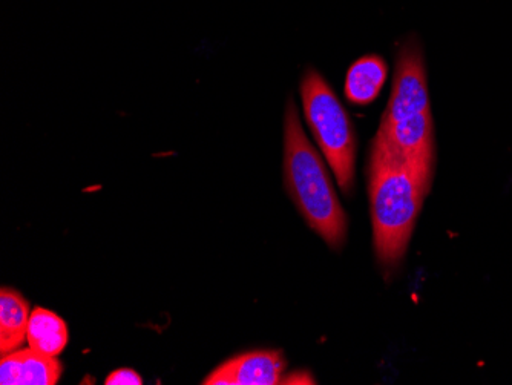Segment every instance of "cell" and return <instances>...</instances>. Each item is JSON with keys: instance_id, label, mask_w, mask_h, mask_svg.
<instances>
[{"instance_id": "obj_10", "label": "cell", "mask_w": 512, "mask_h": 385, "mask_svg": "<svg viewBox=\"0 0 512 385\" xmlns=\"http://www.w3.org/2000/svg\"><path fill=\"white\" fill-rule=\"evenodd\" d=\"M106 385H142V376L132 369H119L108 375L105 379Z\"/></svg>"}, {"instance_id": "obj_7", "label": "cell", "mask_w": 512, "mask_h": 385, "mask_svg": "<svg viewBox=\"0 0 512 385\" xmlns=\"http://www.w3.org/2000/svg\"><path fill=\"white\" fill-rule=\"evenodd\" d=\"M387 77V62L381 56L361 57L350 66L345 77V97L353 105H370L378 99Z\"/></svg>"}, {"instance_id": "obj_8", "label": "cell", "mask_w": 512, "mask_h": 385, "mask_svg": "<svg viewBox=\"0 0 512 385\" xmlns=\"http://www.w3.org/2000/svg\"><path fill=\"white\" fill-rule=\"evenodd\" d=\"M30 304L17 290H0V353L2 356L22 349L27 341Z\"/></svg>"}, {"instance_id": "obj_9", "label": "cell", "mask_w": 512, "mask_h": 385, "mask_svg": "<svg viewBox=\"0 0 512 385\" xmlns=\"http://www.w3.org/2000/svg\"><path fill=\"white\" fill-rule=\"evenodd\" d=\"M68 327L57 313L36 307L31 310L27 343L34 352L45 356H59L68 344Z\"/></svg>"}, {"instance_id": "obj_3", "label": "cell", "mask_w": 512, "mask_h": 385, "mask_svg": "<svg viewBox=\"0 0 512 385\" xmlns=\"http://www.w3.org/2000/svg\"><path fill=\"white\" fill-rule=\"evenodd\" d=\"M284 185L310 229L332 249H342L347 240V215L321 154L302 129L293 99L287 102L284 116Z\"/></svg>"}, {"instance_id": "obj_4", "label": "cell", "mask_w": 512, "mask_h": 385, "mask_svg": "<svg viewBox=\"0 0 512 385\" xmlns=\"http://www.w3.org/2000/svg\"><path fill=\"white\" fill-rule=\"evenodd\" d=\"M299 89L307 125L329 162L339 188L348 197L355 189L358 152L355 125L332 86L318 71L307 70Z\"/></svg>"}, {"instance_id": "obj_5", "label": "cell", "mask_w": 512, "mask_h": 385, "mask_svg": "<svg viewBox=\"0 0 512 385\" xmlns=\"http://www.w3.org/2000/svg\"><path fill=\"white\" fill-rule=\"evenodd\" d=\"M287 361L279 350H252L227 359L204 385H275L283 384Z\"/></svg>"}, {"instance_id": "obj_6", "label": "cell", "mask_w": 512, "mask_h": 385, "mask_svg": "<svg viewBox=\"0 0 512 385\" xmlns=\"http://www.w3.org/2000/svg\"><path fill=\"white\" fill-rule=\"evenodd\" d=\"M62 373V362L56 356L40 355L30 347L8 353L0 361L2 385H56Z\"/></svg>"}, {"instance_id": "obj_1", "label": "cell", "mask_w": 512, "mask_h": 385, "mask_svg": "<svg viewBox=\"0 0 512 385\" xmlns=\"http://www.w3.org/2000/svg\"><path fill=\"white\" fill-rule=\"evenodd\" d=\"M367 175L376 258L384 272H393L407 254L431 181L379 134L371 143Z\"/></svg>"}, {"instance_id": "obj_2", "label": "cell", "mask_w": 512, "mask_h": 385, "mask_svg": "<svg viewBox=\"0 0 512 385\" xmlns=\"http://www.w3.org/2000/svg\"><path fill=\"white\" fill-rule=\"evenodd\" d=\"M376 134L433 183L436 135L424 48L417 36L405 37L399 48L390 100Z\"/></svg>"}]
</instances>
